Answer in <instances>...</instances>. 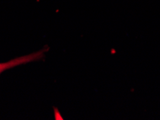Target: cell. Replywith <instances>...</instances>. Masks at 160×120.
<instances>
[{
  "label": "cell",
  "instance_id": "6da1fadb",
  "mask_svg": "<svg viewBox=\"0 0 160 120\" xmlns=\"http://www.w3.org/2000/svg\"><path fill=\"white\" fill-rule=\"evenodd\" d=\"M48 48L46 49L45 48L43 50L38 51L36 53H33L30 55L21 56V57L16 58L15 59H12L11 60H9L6 63H0V74L4 70L13 69L18 65H24L28 63L32 62V61L39 60L42 59L44 56V53L48 50Z\"/></svg>",
  "mask_w": 160,
  "mask_h": 120
}]
</instances>
